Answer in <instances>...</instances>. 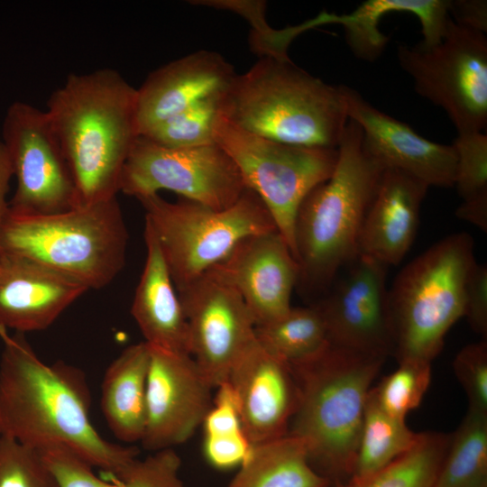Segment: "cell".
Returning <instances> with one entry per match:
<instances>
[{"label": "cell", "instance_id": "obj_25", "mask_svg": "<svg viewBox=\"0 0 487 487\" xmlns=\"http://www.w3.org/2000/svg\"><path fill=\"white\" fill-rule=\"evenodd\" d=\"M308 462L299 438L283 436L253 445L226 487H331Z\"/></svg>", "mask_w": 487, "mask_h": 487}, {"label": "cell", "instance_id": "obj_18", "mask_svg": "<svg viewBox=\"0 0 487 487\" xmlns=\"http://www.w3.org/2000/svg\"><path fill=\"white\" fill-rule=\"evenodd\" d=\"M227 381L253 445L287 435L298 402L297 381L288 363L255 340L234 365Z\"/></svg>", "mask_w": 487, "mask_h": 487}, {"label": "cell", "instance_id": "obj_28", "mask_svg": "<svg viewBox=\"0 0 487 487\" xmlns=\"http://www.w3.org/2000/svg\"><path fill=\"white\" fill-rule=\"evenodd\" d=\"M418 435L409 428L405 420L386 413L377 403L371 389L350 478L365 477L386 466L411 448Z\"/></svg>", "mask_w": 487, "mask_h": 487}, {"label": "cell", "instance_id": "obj_20", "mask_svg": "<svg viewBox=\"0 0 487 487\" xmlns=\"http://www.w3.org/2000/svg\"><path fill=\"white\" fill-rule=\"evenodd\" d=\"M234 75L233 66L210 51L190 53L153 70L137 88L140 136L199 101L224 92Z\"/></svg>", "mask_w": 487, "mask_h": 487}, {"label": "cell", "instance_id": "obj_4", "mask_svg": "<svg viewBox=\"0 0 487 487\" xmlns=\"http://www.w3.org/2000/svg\"><path fill=\"white\" fill-rule=\"evenodd\" d=\"M345 85L334 86L289 58L261 57L219 98L229 123L276 142L336 149L349 120Z\"/></svg>", "mask_w": 487, "mask_h": 487}, {"label": "cell", "instance_id": "obj_7", "mask_svg": "<svg viewBox=\"0 0 487 487\" xmlns=\"http://www.w3.org/2000/svg\"><path fill=\"white\" fill-rule=\"evenodd\" d=\"M471 234H452L399 272L389 289L397 362L432 363L450 328L464 315V289L476 263Z\"/></svg>", "mask_w": 487, "mask_h": 487}, {"label": "cell", "instance_id": "obj_29", "mask_svg": "<svg viewBox=\"0 0 487 487\" xmlns=\"http://www.w3.org/2000/svg\"><path fill=\"white\" fill-rule=\"evenodd\" d=\"M487 482V414L467 410L451 434L434 487H473Z\"/></svg>", "mask_w": 487, "mask_h": 487}, {"label": "cell", "instance_id": "obj_12", "mask_svg": "<svg viewBox=\"0 0 487 487\" xmlns=\"http://www.w3.org/2000/svg\"><path fill=\"white\" fill-rule=\"evenodd\" d=\"M1 140L16 180L11 211L50 215L78 207L70 170L45 111L22 101L12 103Z\"/></svg>", "mask_w": 487, "mask_h": 487}, {"label": "cell", "instance_id": "obj_22", "mask_svg": "<svg viewBox=\"0 0 487 487\" xmlns=\"http://www.w3.org/2000/svg\"><path fill=\"white\" fill-rule=\"evenodd\" d=\"M146 259L131 313L144 342L152 348L190 355L189 333L183 308L150 225H144Z\"/></svg>", "mask_w": 487, "mask_h": 487}, {"label": "cell", "instance_id": "obj_6", "mask_svg": "<svg viewBox=\"0 0 487 487\" xmlns=\"http://www.w3.org/2000/svg\"><path fill=\"white\" fill-rule=\"evenodd\" d=\"M128 231L117 198L50 215L8 209L5 251L50 266L88 289L108 285L125 264Z\"/></svg>", "mask_w": 487, "mask_h": 487}, {"label": "cell", "instance_id": "obj_40", "mask_svg": "<svg viewBox=\"0 0 487 487\" xmlns=\"http://www.w3.org/2000/svg\"><path fill=\"white\" fill-rule=\"evenodd\" d=\"M473 487H487V482H483L480 484L474 485Z\"/></svg>", "mask_w": 487, "mask_h": 487}, {"label": "cell", "instance_id": "obj_36", "mask_svg": "<svg viewBox=\"0 0 487 487\" xmlns=\"http://www.w3.org/2000/svg\"><path fill=\"white\" fill-rule=\"evenodd\" d=\"M471 329L487 339V265L472 268L464 289V315Z\"/></svg>", "mask_w": 487, "mask_h": 487}, {"label": "cell", "instance_id": "obj_15", "mask_svg": "<svg viewBox=\"0 0 487 487\" xmlns=\"http://www.w3.org/2000/svg\"><path fill=\"white\" fill-rule=\"evenodd\" d=\"M150 351L146 426L141 442L155 452L192 436L212 406L214 388L191 355L152 347Z\"/></svg>", "mask_w": 487, "mask_h": 487}, {"label": "cell", "instance_id": "obj_24", "mask_svg": "<svg viewBox=\"0 0 487 487\" xmlns=\"http://www.w3.org/2000/svg\"><path fill=\"white\" fill-rule=\"evenodd\" d=\"M414 14L420 22L423 43L433 45L444 37L450 16L448 0H367L349 14H336L335 23L345 29L352 53L365 61H375L383 53L389 38L379 29L389 13Z\"/></svg>", "mask_w": 487, "mask_h": 487}, {"label": "cell", "instance_id": "obj_23", "mask_svg": "<svg viewBox=\"0 0 487 487\" xmlns=\"http://www.w3.org/2000/svg\"><path fill=\"white\" fill-rule=\"evenodd\" d=\"M150 362V347L143 341L126 347L105 372L102 411L112 433L125 443L141 441L144 434Z\"/></svg>", "mask_w": 487, "mask_h": 487}, {"label": "cell", "instance_id": "obj_1", "mask_svg": "<svg viewBox=\"0 0 487 487\" xmlns=\"http://www.w3.org/2000/svg\"><path fill=\"white\" fill-rule=\"evenodd\" d=\"M0 326V436L39 449L64 446L104 479L118 474L138 450L104 438L89 418L83 372L63 363L46 364L23 335Z\"/></svg>", "mask_w": 487, "mask_h": 487}, {"label": "cell", "instance_id": "obj_32", "mask_svg": "<svg viewBox=\"0 0 487 487\" xmlns=\"http://www.w3.org/2000/svg\"><path fill=\"white\" fill-rule=\"evenodd\" d=\"M452 145L457 159L454 187L462 202L487 199V134L457 133Z\"/></svg>", "mask_w": 487, "mask_h": 487}, {"label": "cell", "instance_id": "obj_9", "mask_svg": "<svg viewBox=\"0 0 487 487\" xmlns=\"http://www.w3.org/2000/svg\"><path fill=\"white\" fill-rule=\"evenodd\" d=\"M215 142L234 160L245 187L262 201L294 255L299 208L308 194L332 175L337 148L276 142L241 129L221 115L215 127Z\"/></svg>", "mask_w": 487, "mask_h": 487}, {"label": "cell", "instance_id": "obj_17", "mask_svg": "<svg viewBox=\"0 0 487 487\" xmlns=\"http://www.w3.org/2000/svg\"><path fill=\"white\" fill-rule=\"evenodd\" d=\"M349 119L362 129L367 152L385 170L408 173L428 187H454L456 153L446 145L424 138L409 124L379 110L356 90L344 86Z\"/></svg>", "mask_w": 487, "mask_h": 487}, {"label": "cell", "instance_id": "obj_33", "mask_svg": "<svg viewBox=\"0 0 487 487\" xmlns=\"http://www.w3.org/2000/svg\"><path fill=\"white\" fill-rule=\"evenodd\" d=\"M0 487H60L39 452L0 436Z\"/></svg>", "mask_w": 487, "mask_h": 487}, {"label": "cell", "instance_id": "obj_37", "mask_svg": "<svg viewBox=\"0 0 487 487\" xmlns=\"http://www.w3.org/2000/svg\"><path fill=\"white\" fill-rule=\"evenodd\" d=\"M451 20L463 27L487 32L486 0H448Z\"/></svg>", "mask_w": 487, "mask_h": 487}, {"label": "cell", "instance_id": "obj_39", "mask_svg": "<svg viewBox=\"0 0 487 487\" xmlns=\"http://www.w3.org/2000/svg\"><path fill=\"white\" fill-rule=\"evenodd\" d=\"M455 216L486 232L487 199L462 202L455 210Z\"/></svg>", "mask_w": 487, "mask_h": 487}, {"label": "cell", "instance_id": "obj_38", "mask_svg": "<svg viewBox=\"0 0 487 487\" xmlns=\"http://www.w3.org/2000/svg\"><path fill=\"white\" fill-rule=\"evenodd\" d=\"M13 178V169L6 149L0 139V253L2 252L1 233L5 216L9 209L7 195L10 181Z\"/></svg>", "mask_w": 487, "mask_h": 487}, {"label": "cell", "instance_id": "obj_2", "mask_svg": "<svg viewBox=\"0 0 487 487\" xmlns=\"http://www.w3.org/2000/svg\"><path fill=\"white\" fill-rule=\"evenodd\" d=\"M45 112L70 170L78 207L116 198L140 136L137 88L113 69L69 74Z\"/></svg>", "mask_w": 487, "mask_h": 487}, {"label": "cell", "instance_id": "obj_34", "mask_svg": "<svg viewBox=\"0 0 487 487\" xmlns=\"http://www.w3.org/2000/svg\"><path fill=\"white\" fill-rule=\"evenodd\" d=\"M180 458L172 448L135 458L102 487H187L179 476Z\"/></svg>", "mask_w": 487, "mask_h": 487}, {"label": "cell", "instance_id": "obj_16", "mask_svg": "<svg viewBox=\"0 0 487 487\" xmlns=\"http://www.w3.org/2000/svg\"><path fill=\"white\" fill-rule=\"evenodd\" d=\"M207 271L241 295L255 326L290 309L291 294L299 278L298 262L278 231L243 239Z\"/></svg>", "mask_w": 487, "mask_h": 487}, {"label": "cell", "instance_id": "obj_30", "mask_svg": "<svg viewBox=\"0 0 487 487\" xmlns=\"http://www.w3.org/2000/svg\"><path fill=\"white\" fill-rule=\"evenodd\" d=\"M222 93L199 101L141 136L174 148L216 143L215 127L220 116L219 98Z\"/></svg>", "mask_w": 487, "mask_h": 487}, {"label": "cell", "instance_id": "obj_26", "mask_svg": "<svg viewBox=\"0 0 487 487\" xmlns=\"http://www.w3.org/2000/svg\"><path fill=\"white\" fill-rule=\"evenodd\" d=\"M450 438L446 433H419L412 447L386 466L331 487H434Z\"/></svg>", "mask_w": 487, "mask_h": 487}, {"label": "cell", "instance_id": "obj_35", "mask_svg": "<svg viewBox=\"0 0 487 487\" xmlns=\"http://www.w3.org/2000/svg\"><path fill=\"white\" fill-rule=\"evenodd\" d=\"M453 369L468 399V410L487 414V339L463 347Z\"/></svg>", "mask_w": 487, "mask_h": 487}, {"label": "cell", "instance_id": "obj_21", "mask_svg": "<svg viewBox=\"0 0 487 487\" xmlns=\"http://www.w3.org/2000/svg\"><path fill=\"white\" fill-rule=\"evenodd\" d=\"M428 186L395 169H385L365 214L359 254L388 267L399 264L415 240Z\"/></svg>", "mask_w": 487, "mask_h": 487}, {"label": "cell", "instance_id": "obj_8", "mask_svg": "<svg viewBox=\"0 0 487 487\" xmlns=\"http://www.w3.org/2000/svg\"><path fill=\"white\" fill-rule=\"evenodd\" d=\"M137 199L177 290L224 260L243 239L278 231L262 201L249 188L221 210L185 198L170 202L159 193Z\"/></svg>", "mask_w": 487, "mask_h": 487}, {"label": "cell", "instance_id": "obj_13", "mask_svg": "<svg viewBox=\"0 0 487 487\" xmlns=\"http://www.w3.org/2000/svg\"><path fill=\"white\" fill-rule=\"evenodd\" d=\"M387 270L376 259L359 254L314 303L330 345L384 358L393 354Z\"/></svg>", "mask_w": 487, "mask_h": 487}, {"label": "cell", "instance_id": "obj_10", "mask_svg": "<svg viewBox=\"0 0 487 487\" xmlns=\"http://www.w3.org/2000/svg\"><path fill=\"white\" fill-rule=\"evenodd\" d=\"M397 58L415 91L448 115L458 133L487 126V38L451 19L434 45L400 43Z\"/></svg>", "mask_w": 487, "mask_h": 487}, {"label": "cell", "instance_id": "obj_14", "mask_svg": "<svg viewBox=\"0 0 487 487\" xmlns=\"http://www.w3.org/2000/svg\"><path fill=\"white\" fill-rule=\"evenodd\" d=\"M177 292L188 326L190 355L215 389L255 342L253 318L241 295L210 271Z\"/></svg>", "mask_w": 487, "mask_h": 487}, {"label": "cell", "instance_id": "obj_3", "mask_svg": "<svg viewBox=\"0 0 487 487\" xmlns=\"http://www.w3.org/2000/svg\"><path fill=\"white\" fill-rule=\"evenodd\" d=\"M385 359L328 343L289 364L298 402L287 434L303 442L311 466L332 485L354 472L367 397Z\"/></svg>", "mask_w": 487, "mask_h": 487}, {"label": "cell", "instance_id": "obj_31", "mask_svg": "<svg viewBox=\"0 0 487 487\" xmlns=\"http://www.w3.org/2000/svg\"><path fill=\"white\" fill-rule=\"evenodd\" d=\"M399 367L385 376L372 391L379 406L389 415L405 420L417 409L431 381V363L420 360L399 362Z\"/></svg>", "mask_w": 487, "mask_h": 487}, {"label": "cell", "instance_id": "obj_11", "mask_svg": "<svg viewBox=\"0 0 487 487\" xmlns=\"http://www.w3.org/2000/svg\"><path fill=\"white\" fill-rule=\"evenodd\" d=\"M246 188L237 165L218 144L174 148L142 136L120 180V191L136 198L166 189L218 210L236 203Z\"/></svg>", "mask_w": 487, "mask_h": 487}, {"label": "cell", "instance_id": "obj_27", "mask_svg": "<svg viewBox=\"0 0 487 487\" xmlns=\"http://www.w3.org/2000/svg\"><path fill=\"white\" fill-rule=\"evenodd\" d=\"M255 337L264 349L289 364L307 360L328 345L324 318L314 303L291 307L280 317L255 326Z\"/></svg>", "mask_w": 487, "mask_h": 487}, {"label": "cell", "instance_id": "obj_19", "mask_svg": "<svg viewBox=\"0 0 487 487\" xmlns=\"http://www.w3.org/2000/svg\"><path fill=\"white\" fill-rule=\"evenodd\" d=\"M88 289L27 256L0 253V326L17 333L49 327Z\"/></svg>", "mask_w": 487, "mask_h": 487}, {"label": "cell", "instance_id": "obj_5", "mask_svg": "<svg viewBox=\"0 0 487 487\" xmlns=\"http://www.w3.org/2000/svg\"><path fill=\"white\" fill-rule=\"evenodd\" d=\"M337 152L332 175L304 198L294 227L297 287L319 298L359 255L363 219L384 170L365 150L362 129L352 119Z\"/></svg>", "mask_w": 487, "mask_h": 487}]
</instances>
